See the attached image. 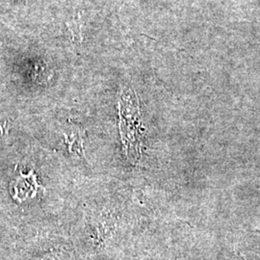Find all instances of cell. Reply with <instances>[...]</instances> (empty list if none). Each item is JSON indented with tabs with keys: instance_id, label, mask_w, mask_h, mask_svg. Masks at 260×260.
I'll return each mask as SVG.
<instances>
[{
	"instance_id": "obj_1",
	"label": "cell",
	"mask_w": 260,
	"mask_h": 260,
	"mask_svg": "<svg viewBox=\"0 0 260 260\" xmlns=\"http://www.w3.org/2000/svg\"><path fill=\"white\" fill-rule=\"evenodd\" d=\"M66 139L68 144L70 145V149L73 150L74 147L76 145L77 148V151L78 153L80 152V150L83 148L82 144H83V140H82V131L78 129L77 127L72 128L70 131H68L65 134Z\"/></svg>"
}]
</instances>
